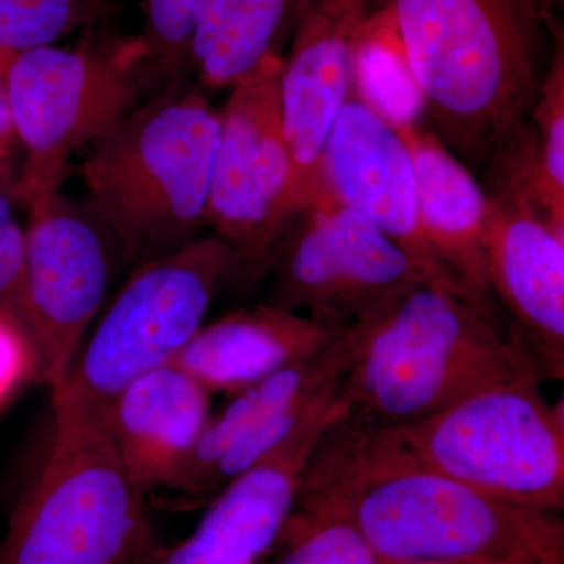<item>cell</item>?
Wrapping results in <instances>:
<instances>
[{
	"mask_svg": "<svg viewBox=\"0 0 564 564\" xmlns=\"http://www.w3.org/2000/svg\"><path fill=\"white\" fill-rule=\"evenodd\" d=\"M372 17V0H300L280 73L295 220L323 188V144L358 80Z\"/></svg>",
	"mask_w": 564,
	"mask_h": 564,
	"instance_id": "12",
	"label": "cell"
},
{
	"mask_svg": "<svg viewBox=\"0 0 564 564\" xmlns=\"http://www.w3.org/2000/svg\"><path fill=\"white\" fill-rule=\"evenodd\" d=\"M272 551L273 564H389L339 492L302 485Z\"/></svg>",
	"mask_w": 564,
	"mask_h": 564,
	"instance_id": "21",
	"label": "cell"
},
{
	"mask_svg": "<svg viewBox=\"0 0 564 564\" xmlns=\"http://www.w3.org/2000/svg\"><path fill=\"white\" fill-rule=\"evenodd\" d=\"M212 393L176 364L143 375L118 395L107 430L141 491L176 485L212 415Z\"/></svg>",
	"mask_w": 564,
	"mask_h": 564,
	"instance_id": "17",
	"label": "cell"
},
{
	"mask_svg": "<svg viewBox=\"0 0 564 564\" xmlns=\"http://www.w3.org/2000/svg\"><path fill=\"white\" fill-rule=\"evenodd\" d=\"M389 118L413 158L419 221L430 250L475 306L497 315L486 276L488 195L477 177L414 117Z\"/></svg>",
	"mask_w": 564,
	"mask_h": 564,
	"instance_id": "16",
	"label": "cell"
},
{
	"mask_svg": "<svg viewBox=\"0 0 564 564\" xmlns=\"http://www.w3.org/2000/svg\"><path fill=\"white\" fill-rule=\"evenodd\" d=\"M544 380L536 356L497 315L451 282L429 281L370 323L344 391L355 417L386 425L488 389Z\"/></svg>",
	"mask_w": 564,
	"mask_h": 564,
	"instance_id": "3",
	"label": "cell"
},
{
	"mask_svg": "<svg viewBox=\"0 0 564 564\" xmlns=\"http://www.w3.org/2000/svg\"><path fill=\"white\" fill-rule=\"evenodd\" d=\"M269 270L265 304L343 326L377 321L423 282L454 284L325 187L282 237Z\"/></svg>",
	"mask_w": 564,
	"mask_h": 564,
	"instance_id": "9",
	"label": "cell"
},
{
	"mask_svg": "<svg viewBox=\"0 0 564 564\" xmlns=\"http://www.w3.org/2000/svg\"><path fill=\"white\" fill-rule=\"evenodd\" d=\"M31 377H35L31 344L13 323L0 315V406Z\"/></svg>",
	"mask_w": 564,
	"mask_h": 564,
	"instance_id": "26",
	"label": "cell"
},
{
	"mask_svg": "<svg viewBox=\"0 0 564 564\" xmlns=\"http://www.w3.org/2000/svg\"><path fill=\"white\" fill-rule=\"evenodd\" d=\"M321 166L323 187L337 202L367 218L415 261L452 281L423 237L411 152L391 118L358 80L329 129Z\"/></svg>",
	"mask_w": 564,
	"mask_h": 564,
	"instance_id": "14",
	"label": "cell"
},
{
	"mask_svg": "<svg viewBox=\"0 0 564 564\" xmlns=\"http://www.w3.org/2000/svg\"><path fill=\"white\" fill-rule=\"evenodd\" d=\"M437 140L480 181L521 148L554 54L547 0H372Z\"/></svg>",
	"mask_w": 564,
	"mask_h": 564,
	"instance_id": "1",
	"label": "cell"
},
{
	"mask_svg": "<svg viewBox=\"0 0 564 564\" xmlns=\"http://www.w3.org/2000/svg\"><path fill=\"white\" fill-rule=\"evenodd\" d=\"M250 564H259V563H250Z\"/></svg>",
	"mask_w": 564,
	"mask_h": 564,
	"instance_id": "30",
	"label": "cell"
},
{
	"mask_svg": "<svg viewBox=\"0 0 564 564\" xmlns=\"http://www.w3.org/2000/svg\"><path fill=\"white\" fill-rule=\"evenodd\" d=\"M344 378L314 400L276 447L225 485L185 540L155 549L148 564H250L269 554L296 502L315 445L350 408Z\"/></svg>",
	"mask_w": 564,
	"mask_h": 564,
	"instance_id": "13",
	"label": "cell"
},
{
	"mask_svg": "<svg viewBox=\"0 0 564 564\" xmlns=\"http://www.w3.org/2000/svg\"><path fill=\"white\" fill-rule=\"evenodd\" d=\"M534 158L530 202L564 239V35L555 33L554 54L532 115Z\"/></svg>",
	"mask_w": 564,
	"mask_h": 564,
	"instance_id": "22",
	"label": "cell"
},
{
	"mask_svg": "<svg viewBox=\"0 0 564 564\" xmlns=\"http://www.w3.org/2000/svg\"><path fill=\"white\" fill-rule=\"evenodd\" d=\"M281 62L282 55H273L231 85L220 111L206 225L239 254V280H259L269 272L295 221L280 106Z\"/></svg>",
	"mask_w": 564,
	"mask_h": 564,
	"instance_id": "10",
	"label": "cell"
},
{
	"mask_svg": "<svg viewBox=\"0 0 564 564\" xmlns=\"http://www.w3.org/2000/svg\"><path fill=\"white\" fill-rule=\"evenodd\" d=\"M152 77L140 36L17 52L9 98L25 161L11 191L14 202L29 206L57 192L74 152L131 113Z\"/></svg>",
	"mask_w": 564,
	"mask_h": 564,
	"instance_id": "8",
	"label": "cell"
},
{
	"mask_svg": "<svg viewBox=\"0 0 564 564\" xmlns=\"http://www.w3.org/2000/svg\"><path fill=\"white\" fill-rule=\"evenodd\" d=\"M17 52L0 50V185L13 191L14 150L18 147L9 98V70Z\"/></svg>",
	"mask_w": 564,
	"mask_h": 564,
	"instance_id": "27",
	"label": "cell"
},
{
	"mask_svg": "<svg viewBox=\"0 0 564 564\" xmlns=\"http://www.w3.org/2000/svg\"><path fill=\"white\" fill-rule=\"evenodd\" d=\"M300 0H206L191 46L192 62L207 88L231 87L281 55Z\"/></svg>",
	"mask_w": 564,
	"mask_h": 564,
	"instance_id": "20",
	"label": "cell"
},
{
	"mask_svg": "<svg viewBox=\"0 0 564 564\" xmlns=\"http://www.w3.org/2000/svg\"><path fill=\"white\" fill-rule=\"evenodd\" d=\"M486 276L522 343L545 377L564 375V239L522 196H489Z\"/></svg>",
	"mask_w": 564,
	"mask_h": 564,
	"instance_id": "15",
	"label": "cell"
},
{
	"mask_svg": "<svg viewBox=\"0 0 564 564\" xmlns=\"http://www.w3.org/2000/svg\"><path fill=\"white\" fill-rule=\"evenodd\" d=\"M28 207L25 296L35 377L55 393L101 310L120 247L90 207L58 191Z\"/></svg>",
	"mask_w": 564,
	"mask_h": 564,
	"instance_id": "11",
	"label": "cell"
},
{
	"mask_svg": "<svg viewBox=\"0 0 564 564\" xmlns=\"http://www.w3.org/2000/svg\"><path fill=\"white\" fill-rule=\"evenodd\" d=\"M13 202L11 191L0 185V315L13 323L31 344L25 296V231L14 214Z\"/></svg>",
	"mask_w": 564,
	"mask_h": 564,
	"instance_id": "25",
	"label": "cell"
},
{
	"mask_svg": "<svg viewBox=\"0 0 564 564\" xmlns=\"http://www.w3.org/2000/svg\"><path fill=\"white\" fill-rule=\"evenodd\" d=\"M348 328L261 304L203 326L173 364L210 393L236 395L292 364L325 351Z\"/></svg>",
	"mask_w": 564,
	"mask_h": 564,
	"instance_id": "18",
	"label": "cell"
},
{
	"mask_svg": "<svg viewBox=\"0 0 564 564\" xmlns=\"http://www.w3.org/2000/svg\"><path fill=\"white\" fill-rule=\"evenodd\" d=\"M547 2L551 3V6L554 7V9H556V7L563 6V0H547Z\"/></svg>",
	"mask_w": 564,
	"mask_h": 564,
	"instance_id": "29",
	"label": "cell"
},
{
	"mask_svg": "<svg viewBox=\"0 0 564 564\" xmlns=\"http://www.w3.org/2000/svg\"><path fill=\"white\" fill-rule=\"evenodd\" d=\"M239 274V254L215 234L140 267L52 393L55 417L106 421L129 384L176 361L217 293Z\"/></svg>",
	"mask_w": 564,
	"mask_h": 564,
	"instance_id": "7",
	"label": "cell"
},
{
	"mask_svg": "<svg viewBox=\"0 0 564 564\" xmlns=\"http://www.w3.org/2000/svg\"><path fill=\"white\" fill-rule=\"evenodd\" d=\"M218 135L220 111L196 93H172L96 141L82 166L88 207L126 258H158L206 225Z\"/></svg>",
	"mask_w": 564,
	"mask_h": 564,
	"instance_id": "5",
	"label": "cell"
},
{
	"mask_svg": "<svg viewBox=\"0 0 564 564\" xmlns=\"http://www.w3.org/2000/svg\"><path fill=\"white\" fill-rule=\"evenodd\" d=\"M90 0H0V50L55 44L90 14Z\"/></svg>",
	"mask_w": 564,
	"mask_h": 564,
	"instance_id": "23",
	"label": "cell"
},
{
	"mask_svg": "<svg viewBox=\"0 0 564 564\" xmlns=\"http://www.w3.org/2000/svg\"><path fill=\"white\" fill-rule=\"evenodd\" d=\"M106 421L55 417L51 451L0 543V564H148L154 532Z\"/></svg>",
	"mask_w": 564,
	"mask_h": 564,
	"instance_id": "6",
	"label": "cell"
},
{
	"mask_svg": "<svg viewBox=\"0 0 564 564\" xmlns=\"http://www.w3.org/2000/svg\"><path fill=\"white\" fill-rule=\"evenodd\" d=\"M397 564H458V563H443V562H406Z\"/></svg>",
	"mask_w": 564,
	"mask_h": 564,
	"instance_id": "28",
	"label": "cell"
},
{
	"mask_svg": "<svg viewBox=\"0 0 564 564\" xmlns=\"http://www.w3.org/2000/svg\"><path fill=\"white\" fill-rule=\"evenodd\" d=\"M206 0H147L140 35L154 76H170L187 62L193 31Z\"/></svg>",
	"mask_w": 564,
	"mask_h": 564,
	"instance_id": "24",
	"label": "cell"
},
{
	"mask_svg": "<svg viewBox=\"0 0 564 564\" xmlns=\"http://www.w3.org/2000/svg\"><path fill=\"white\" fill-rule=\"evenodd\" d=\"M303 486L334 489L389 564H564V522L421 469L355 474L313 454Z\"/></svg>",
	"mask_w": 564,
	"mask_h": 564,
	"instance_id": "4",
	"label": "cell"
},
{
	"mask_svg": "<svg viewBox=\"0 0 564 564\" xmlns=\"http://www.w3.org/2000/svg\"><path fill=\"white\" fill-rule=\"evenodd\" d=\"M372 322L356 323L347 333L313 358L292 364L265 380L232 395L220 413L212 414L199 443L174 488L191 494L209 492V481L217 464L229 448L274 414L317 395L326 386L348 373L366 344Z\"/></svg>",
	"mask_w": 564,
	"mask_h": 564,
	"instance_id": "19",
	"label": "cell"
},
{
	"mask_svg": "<svg viewBox=\"0 0 564 564\" xmlns=\"http://www.w3.org/2000/svg\"><path fill=\"white\" fill-rule=\"evenodd\" d=\"M563 402L536 384L474 393L400 423L364 422L347 411L334 423V459L355 474L421 469L507 502L556 513L564 508Z\"/></svg>",
	"mask_w": 564,
	"mask_h": 564,
	"instance_id": "2",
	"label": "cell"
}]
</instances>
